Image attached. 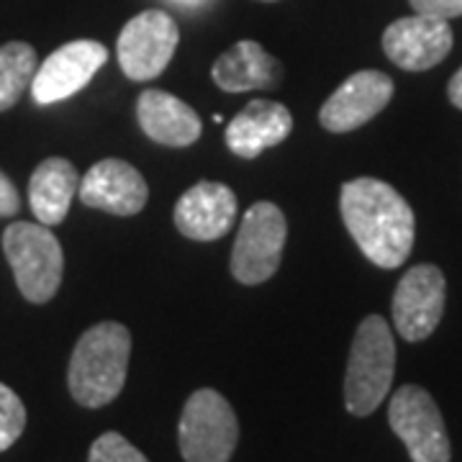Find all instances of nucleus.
<instances>
[{"label": "nucleus", "instance_id": "nucleus-1", "mask_svg": "<svg viewBox=\"0 0 462 462\" xmlns=\"http://www.w3.org/2000/svg\"><path fill=\"white\" fill-rule=\"evenodd\" d=\"M339 208L346 231L370 263L385 270L406 263L413 247V211L388 182L375 178L345 182Z\"/></svg>", "mask_w": 462, "mask_h": 462}, {"label": "nucleus", "instance_id": "nucleus-2", "mask_svg": "<svg viewBox=\"0 0 462 462\" xmlns=\"http://www.w3.org/2000/svg\"><path fill=\"white\" fill-rule=\"evenodd\" d=\"M132 357V334L118 321H103L88 329L75 345L67 385L72 398L85 409L111 403L124 383Z\"/></svg>", "mask_w": 462, "mask_h": 462}, {"label": "nucleus", "instance_id": "nucleus-3", "mask_svg": "<svg viewBox=\"0 0 462 462\" xmlns=\"http://www.w3.org/2000/svg\"><path fill=\"white\" fill-rule=\"evenodd\" d=\"M396 370V345L383 316H367L357 327L345 375L346 411L370 416L388 396Z\"/></svg>", "mask_w": 462, "mask_h": 462}, {"label": "nucleus", "instance_id": "nucleus-4", "mask_svg": "<svg viewBox=\"0 0 462 462\" xmlns=\"http://www.w3.org/2000/svg\"><path fill=\"white\" fill-rule=\"evenodd\" d=\"M3 252L11 264L21 296L32 303H47L60 291L65 254L60 239L44 224L16 221L3 231Z\"/></svg>", "mask_w": 462, "mask_h": 462}, {"label": "nucleus", "instance_id": "nucleus-5", "mask_svg": "<svg viewBox=\"0 0 462 462\" xmlns=\"http://www.w3.org/2000/svg\"><path fill=\"white\" fill-rule=\"evenodd\" d=\"M178 439L185 462H229L239 439L229 401L211 388L196 391L182 409Z\"/></svg>", "mask_w": 462, "mask_h": 462}, {"label": "nucleus", "instance_id": "nucleus-6", "mask_svg": "<svg viewBox=\"0 0 462 462\" xmlns=\"http://www.w3.org/2000/svg\"><path fill=\"white\" fill-rule=\"evenodd\" d=\"M285 236L288 224L281 208L267 200L254 203L236 231L231 252V275L245 285L270 281L281 267Z\"/></svg>", "mask_w": 462, "mask_h": 462}, {"label": "nucleus", "instance_id": "nucleus-7", "mask_svg": "<svg viewBox=\"0 0 462 462\" xmlns=\"http://www.w3.org/2000/svg\"><path fill=\"white\" fill-rule=\"evenodd\" d=\"M178 42H180V32L170 14L157 8L144 11L134 16L118 33V44H116L118 65L124 75L136 83L154 80L165 72L170 60L175 57Z\"/></svg>", "mask_w": 462, "mask_h": 462}, {"label": "nucleus", "instance_id": "nucleus-8", "mask_svg": "<svg viewBox=\"0 0 462 462\" xmlns=\"http://www.w3.org/2000/svg\"><path fill=\"white\" fill-rule=\"evenodd\" d=\"M388 421L413 462H449V439L434 398L419 385H403L388 406Z\"/></svg>", "mask_w": 462, "mask_h": 462}, {"label": "nucleus", "instance_id": "nucleus-9", "mask_svg": "<svg viewBox=\"0 0 462 462\" xmlns=\"http://www.w3.org/2000/svg\"><path fill=\"white\" fill-rule=\"evenodd\" d=\"M106 60H108V50L93 39H78V42L62 44L36 67L32 98L39 106H51L80 93L85 85L98 75Z\"/></svg>", "mask_w": 462, "mask_h": 462}, {"label": "nucleus", "instance_id": "nucleus-10", "mask_svg": "<svg viewBox=\"0 0 462 462\" xmlns=\"http://www.w3.org/2000/svg\"><path fill=\"white\" fill-rule=\"evenodd\" d=\"M445 314V275L434 264L411 267L393 296V324L406 342L427 339Z\"/></svg>", "mask_w": 462, "mask_h": 462}, {"label": "nucleus", "instance_id": "nucleus-11", "mask_svg": "<svg viewBox=\"0 0 462 462\" xmlns=\"http://www.w3.org/2000/svg\"><path fill=\"white\" fill-rule=\"evenodd\" d=\"M391 96H393V80L385 72L378 69L355 72L321 106L319 121L327 132L334 134L360 129L388 106Z\"/></svg>", "mask_w": 462, "mask_h": 462}, {"label": "nucleus", "instance_id": "nucleus-12", "mask_svg": "<svg viewBox=\"0 0 462 462\" xmlns=\"http://www.w3.org/2000/svg\"><path fill=\"white\" fill-rule=\"evenodd\" d=\"M383 50L391 62L403 69H431L452 50V29L445 18L427 14L398 18L383 33Z\"/></svg>", "mask_w": 462, "mask_h": 462}, {"label": "nucleus", "instance_id": "nucleus-13", "mask_svg": "<svg viewBox=\"0 0 462 462\" xmlns=\"http://www.w3.org/2000/svg\"><path fill=\"white\" fill-rule=\"evenodd\" d=\"M78 196L88 208H98L114 216L139 214L149 199V188L142 172L124 160H103L80 178Z\"/></svg>", "mask_w": 462, "mask_h": 462}, {"label": "nucleus", "instance_id": "nucleus-14", "mask_svg": "<svg viewBox=\"0 0 462 462\" xmlns=\"http://www.w3.org/2000/svg\"><path fill=\"white\" fill-rule=\"evenodd\" d=\"M175 226L196 242L221 239L236 221V196L224 182H196L175 206Z\"/></svg>", "mask_w": 462, "mask_h": 462}, {"label": "nucleus", "instance_id": "nucleus-15", "mask_svg": "<svg viewBox=\"0 0 462 462\" xmlns=\"http://www.w3.org/2000/svg\"><path fill=\"white\" fill-rule=\"evenodd\" d=\"M293 132V116L273 100H252L242 114L234 116L226 129V144L245 160H254L264 149L278 147Z\"/></svg>", "mask_w": 462, "mask_h": 462}, {"label": "nucleus", "instance_id": "nucleus-16", "mask_svg": "<svg viewBox=\"0 0 462 462\" xmlns=\"http://www.w3.org/2000/svg\"><path fill=\"white\" fill-rule=\"evenodd\" d=\"M136 118L142 132L165 147H190L203 132L199 114L165 90H144L136 100Z\"/></svg>", "mask_w": 462, "mask_h": 462}, {"label": "nucleus", "instance_id": "nucleus-17", "mask_svg": "<svg viewBox=\"0 0 462 462\" xmlns=\"http://www.w3.org/2000/svg\"><path fill=\"white\" fill-rule=\"evenodd\" d=\"M281 62L267 54L257 42H236L211 67L214 83L226 93L270 90L281 80Z\"/></svg>", "mask_w": 462, "mask_h": 462}, {"label": "nucleus", "instance_id": "nucleus-18", "mask_svg": "<svg viewBox=\"0 0 462 462\" xmlns=\"http://www.w3.org/2000/svg\"><path fill=\"white\" fill-rule=\"evenodd\" d=\"M80 190V175L72 162L62 157H50L33 170L29 180V203L32 211L44 226H57L65 221L72 199Z\"/></svg>", "mask_w": 462, "mask_h": 462}, {"label": "nucleus", "instance_id": "nucleus-19", "mask_svg": "<svg viewBox=\"0 0 462 462\" xmlns=\"http://www.w3.org/2000/svg\"><path fill=\"white\" fill-rule=\"evenodd\" d=\"M36 51L26 42H8L0 47V111L14 108L32 88L36 75Z\"/></svg>", "mask_w": 462, "mask_h": 462}, {"label": "nucleus", "instance_id": "nucleus-20", "mask_svg": "<svg viewBox=\"0 0 462 462\" xmlns=\"http://www.w3.org/2000/svg\"><path fill=\"white\" fill-rule=\"evenodd\" d=\"M26 427V406L23 401L5 385L0 383V452L18 442Z\"/></svg>", "mask_w": 462, "mask_h": 462}, {"label": "nucleus", "instance_id": "nucleus-21", "mask_svg": "<svg viewBox=\"0 0 462 462\" xmlns=\"http://www.w3.org/2000/svg\"><path fill=\"white\" fill-rule=\"evenodd\" d=\"M88 462H149L136 447L118 431H106L90 447Z\"/></svg>", "mask_w": 462, "mask_h": 462}, {"label": "nucleus", "instance_id": "nucleus-22", "mask_svg": "<svg viewBox=\"0 0 462 462\" xmlns=\"http://www.w3.org/2000/svg\"><path fill=\"white\" fill-rule=\"evenodd\" d=\"M416 14H427V16L449 18L462 16V0H409Z\"/></svg>", "mask_w": 462, "mask_h": 462}, {"label": "nucleus", "instance_id": "nucleus-23", "mask_svg": "<svg viewBox=\"0 0 462 462\" xmlns=\"http://www.w3.org/2000/svg\"><path fill=\"white\" fill-rule=\"evenodd\" d=\"M21 208V199L14 182L0 172V216H14Z\"/></svg>", "mask_w": 462, "mask_h": 462}, {"label": "nucleus", "instance_id": "nucleus-24", "mask_svg": "<svg viewBox=\"0 0 462 462\" xmlns=\"http://www.w3.org/2000/svg\"><path fill=\"white\" fill-rule=\"evenodd\" d=\"M447 96L452 100V106L462 111V67L455 72V78L449 80V85H447Z\"/></svg>", "mask_w": 462, "mask_h": 462}, {"label": "nucleus", "instance_id": "nucleus-25", "mask_svg": "<svg viewBox=\"0 0 462 462\" xmlns=\"http://www.w3.org/2000/svg\"><path fill=\"white\" fill-rule=\"evenodd\" d=\"M263 3H273V0H263Z\"/></svg>", "mask_w": 462, "mask_h": 462}]
</instances>
